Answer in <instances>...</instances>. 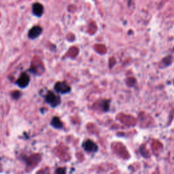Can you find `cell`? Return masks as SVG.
Instances as JSON below:
<instances>
[{"label": "cell", "mask_w": 174, "mask_h": 174, "mask_svg": "<svg viewBox=\"0 0 174 174\" xmlns=\"http://www.w3.org/2000/svg\"><path fill=\"white\" fill-rule=\"evenodd\" d=\"M32 11L33 14L35 15L36 17H40L42 15L44 12L43 6L40 3L33 4L32 6Z\"/></svg>", "instance_id": "8992f818"}, {"label": "cell", "mask_w": 174, "mask_h": 174, "mask_svg": "<svg viewBox=\"0 0 174 174\" xmlns=\"http://www.w3.org/2000/svg\"><path fill=\"white\" fill-rule=\"evenodd\" d=\"M51 125L55 129H61L62 127H63V123H62V122L61 121L60 118L55 116V117H54L52 119Z\"/></svg>", "instance_id": "52a82bcc"}, {"label": "cell", "mask_w": 174, "mask_h": 174, "mask_svg": "<svg viewBox=\"0 0 174 174\" xmlns=\"http://www.w3.org/2000/svg\"><path fill=\"white\" fill-rule=\"evenodd\" d=\"M84 148L86 151L90 152H95L97 150L98 147L95 142L92 140H87L84 144Z\"/></svg>", "instance_id": "5b68a950"}, {"label": "cell", "mask_w": 174, "mask_h": 174, "mask_svg": "<svg viewBox=\"0 0 174 174\" xmlns=\"http://www.w3.org/2000/svg\"><path fill=\"white\" fill-rule=\"evenodd\" d=\"M42 32V29L40 26H34L29 30L28 33V37L30 39H35L38 38Z\"/></svg>", "instance_id": "277c9868"}, {"label": "cell", "mask_w": 174, "mask_h": 174, "mask_svg": "<svg viewBox=\"0 0 174 174\" xmlns=\"http://www.w3.org/2000/svg\"><path fill=\"white\" fill-rule=\"evenodd\" d=\"M54 90L58 93L66 94L71 90V87L66 82H58L54 85Z\"/></svg>", "instance_id": "7a4b0ae2"}, {"label": "cell", "mask_w": 174, "mask_h": 174, "mask_svg": "<svg viewBox=\"0 0 174 174\" xmlns=\"http://www.w3.org/2000/svg\"><path fill=\"white\" fill-rule=\"evenodd\" d=\"M20 92H19V91H16L15 93H14V95H13V97H14V99L19 98V97H20Z\"/></svg>", "instance_id": "9c48e42d"}, {"label": "cell", "mask_w": 174, "mask_h": 174, "mask_svg": "<svg viewBox=\"0 0 174 174\" xmlns=\"http://www.w3.org/2000/svg\"><path fill=\"white\" fill-rule=\"evenodd\" d=\"M56 173V174H66V169L64 168H59Z\"/></svg>", "instance_id": "ba28073f"}, {"label": "cell", "mask_w": 174, "mask_h": 174, "mask_svg": "<svg viewBox=\"0 0 174 174\" xmlns=\"http://www.w3.org/2000/svg\"><path fill=\"white\" fill-rule=\"evenodd\" d=\"M30 78L27 74L23 73L20 75L19 79L17 80L16 84L20 88H25L29 84Z\"/></svg>", "instance_id": "3957f363"}, {"label": "cell", "mask_w": 174, "mask_h": 174, "mask_svg": "<svg viewBox=\"0 0 174 174\" xmlns=\"http://www.w3.org/2000/svg\"><path fill=\"white\" fill-rule=\"evenodd\" d=\"M46 102L49 103L52 107H56L61 103V99L59 96H57L54 93L49 91L46 96Z\"/></svg>", "instance_id": "6da1fadb"}]
</instances>
